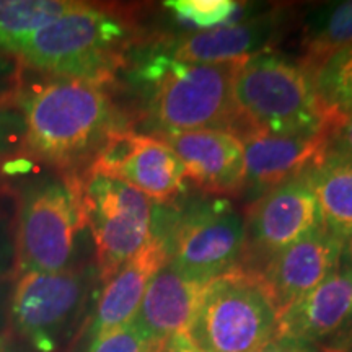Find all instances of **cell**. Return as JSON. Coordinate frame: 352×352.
Wrapping results in <instances>:
<instances>
[{"mask_svg": "<svg viewBox=\"0 0 352 352\" xmlns=\"http://www.w3.org/2000/svg\"><path fill=\"white\" fill-rule=\"evenodd\" d=\"M23 118L21 151L67 171L91 162L111 132L121 129L104 85L77 78L47 77L16 95Z\"/></svg>", "mask_w": 352, "mask_h": 352, "instance_id": "cell-1", "label": "cell"}, {"mask_svg": "<svg viewBox=\"0 0 352 352\" xmlns=\"http://www.w3.org/2000/svg\"><path fill=\"white\" fill-rule=\"evenodd\" d=\"M132 34L121 13L80 2L34 33L15 59L43 76L107 85L124 63Z\"/></svg>", "mask_w": 352, "mask_h": 352, "instance_id": "cell-2", "label": "cell"}, {"mask_svg": "<svg viewBox=\"0 0 352 352\" xmlns=\"http://www.w3.org/2000/svg\"><path fill=\"white\" fill-rule=\"evenodd\" d=\"M240 63H182L155 52L140 70L148 85L147 122L153 135L168 132L230 131L241 121L233 98Z\"/></svg>", "mask_w": 352, "mask_h": 352, "instance_id": "cell-3", "label": "cell"}, {"mask_svg": "<svg viewBox=\"0 0 352 352\" xmlns=\"http://www.w3.org/2000/svg\"><path fill=\"white\" fill-rule=\"evenodd\" d=\"M233 98L241 132L280 135H328L331 121L300 63L264 50L240 63ZM239 134V135H240Z\"/></svg>", "mask_w": 352, "mask_h": 352, "instance_id": "cell-4", "label": "cell"}, {"mask_svg": "<svg viewBox=\"0 0 352 352\" xmlns=\"http://www.w3.org/2000/svg\"><path fill=\"white\" fill-rule=\"evenodd\" d=\"M277 321L261 277L239 266L204 285L186 338L202 352H256L277 338Z\"/></svg>", "mask_w": 352, "mask_h": 352, "instance_id": "cell-5", "label": "cell"}, {"mask_svg": "<svg viewBox=\"0 0 352 352\" xmlns=\"http://www.w3.org/2000/svg\"><path fill=\"white\" fill-rule=\"evenodd\" d=\"M83 227L77 175L30 188L21 197L15 246L16 277L67 270Z\"/></svg>", "mask_w": 352, "mask_h": 352, "instance_id": "cell-6", "label": "cell"}, {"mask_svg": "<svg viewBox=\"0 0 352 352\" xmlns=\"http://www.w3.org/2000/svg\"><path fill=\"white\" fill-rule=\"evenodd\" d=\"M83 227H88L96 248L101 279L140 252L152 239V202L120 179L96 173L77 176Z\"/></svg>", "mask_w": 352, "mask_h": 352, "instance_id": "cell-7", "label": "cell"}, {"mask_svg": "<svg viewBox=\"0 0 352 352\" xmlns=\"http://www.w3.org/2000/svg\"><path fill=\"white\" fill-rule=\"evenodd\" d=\"M165 241L179 270L209 283L240 266L246 246L245 219L227 201H209L179 219Z\"/></svg>", "mask_w": 352, "mask_h": 352, "instance_id": "cell-8", "label": "cell"}, {"mask_svg": "<svg viewBox=\"0 0 352 352\" xmlns=\"http://www.w3.org/2000/svg\"><path fill=\"white\" fill-rule=\"evenodd\" d=\"M88 283L85 271L69 267L20 276L10 302L12 328L39 351H52L57 336L80 310Z\"/></svg>", "mask_w": 352, "mask_h": 352, "instance_id": "cell-9", "label": "cell"}, {"mask_svg": "<svg viewBox=\"0 0 352 352\" xmlns=\"http://www.w3.org/2000/svg\"><path fill=\"white\" fill-rule=\"evenodd\" d=\"M85 171L120 179L157 202L182 195L186 178L178 157L164 140L129 129L111 132Z\"/></svg>", "mask_w": 352, "mask_h": 352, "instance_id": "cell-10", "label": "cell"}, {"mask_svg": "<svg viewBox=\"0 0 352 352\" xmlns=\"http://www.w3.org/2000/svg\"><path fill=\"white\" fill-rule=\"evenodd\" d=\"M320 226L318 202L305 171L253 202L245 220V252L253 248L258 256L271 259Z\"/></svg>", "mask_w": 352, "mask_h": 352, "instance_id": "cell-11", "label": "cell"}, {"mask_svg": "<svg viewBox=\"0 0 352 352\" xmlns=\"http://www.w3.org/2000/svg\"><path fill=\"white\" fill-rule=\"evenodd\" d=\"M341 250L342 240L320 226L267 259L258 274L277 314H283L336 271L341 266Z\"/></svg>", "mask_w": 352, "mask_h": 352, "instance_id": "cell-12", "label": "cell"}, {"mask_svg": "<svg viewBox=\"0 0 352 352\" xmlns=\"http://www.w3.org/2000/svg\"><path fill=\"white\" fill-rule=\"evenodd\" d=\"M155 138L175 152L184 176L206 191L236 195L245 189L243 144L235 132H168Z\"/></svg>", "mask_w": 352, "mask_h": 352, "instance_id": "cell-13", "label": "cell"}, {"mask_svg": "<svg viewBox=\"0 0 352 352\" xmlns=\"http://www.w3.org/2000/svg\"><path fill=\"white\" fill-rule=\"evenodd\" d=\"M279 13L272 12L245 21H230L217 28L162 39L157 52L182 63L228 64L243 63L277 36Z\"/></svg>", "mask_w": 352, "mask_h": 352, "instance_id": "cell-14", "label": "cell"}, {"mask_svg": "<svg viewBox=\"0 0 352 352\" xmlns=\"http://www.w3.org/2000/svg\"><path fill=\"white\" fill-rule=\"evenodd\" d=\"M245 188L258 197L296 176L305 173L328 148V135H280L245 131Z\"/></svg>", "mask_w": 352, "mask_h": 352, "instance_id": "cell-15", "label": "cell"}, {"mask_svg": "<svg viewBox=\"0 0 352 352\" xmlns=\"http://www.w3.org/2000/svg\"><path fill=\"white\" fill-rule=\"evenodd\" d=\"M206 284L168 258L152 277L132 323L155 346L186 334Z\"/></svg>", "mask_w": 352, "mask_h": 352, "instance_id": "cell-16", "label": "cell"}, {"mask_svg": "<svg viewBox=\"0 0 352 352\" xmlns=\"http://www.w3.org/2000/svg\"><path fill=\"white\" fill-rule=\"evenodd\" d=\"M352 310V271L341 266L279 315L277 338L314 344L336 334Z\"/></svg>", "mask_w": 352, "mask_h": 352, "instance_id": "cell-17", "label": "cell"}, {"mask_svg": "<svg viewBox=\"0 0 352 352\" xmlns=\"http://www.w3.org/2000/svg\"><path fill=\"white\" fill-rule=\"evenodd\" d=\"M168 248L162 236L148 243L122 264L104 283L90 327V341L131 323L138 314L152 277L168 261Z\"/></svg>", "mask_w": 352, "mask_h": 352, "instance_id": "cell-18", "label": "cell"}, {"mask_svg": "<svg viewBox=\"0 0 352 352\" xmlns=\"http://www.w3.org/2000/svg\"><path fill=\"white\" fill-rule=\"evenodd\" d=\"M321 226L344 240L352 233V160L327 148L307 170Z\"/></svg>", "mask_w": 352, "mask_h": 352, "instance_id": "cell-19", "label": "cell"}, {"mask_svg": "<svg viewBox=\"0 0 352 352\" xmlns=\"http://www.w3.org/2000/svg\"><path fill=\"white\" fill-rule=\"evenodd\" d=\"M349 46H352V0L316 8L303 25L302 67L311 76L324 60Z\"/></svg>", "mask_w": 352, "mask_h": 352, "instance_id": "cell-20", "label": "cell"}, {"mask_svg": "<svg viewBox=\"0 0 352 352\" xmlns=\"http://www.w3.org/2000/svg\"><path fill=\"white\" fill-rule=\"evenodd\" d=\"M78 3L70 0H0V51L16 57L34 33Z\"/></svg>", "mask_w": 352, "mask_h": 352, "instance_id": "cell-21", "label": "cell"}, {"mask_svg": "<svg viewBox=\"0 0 352 352\" xmlns=\"http://www.w3.org/2000/svg\"><path fill=\"white\" fill-rule=\"evenodd\" d=\"M310 77L331 124L352 113V46L333 54Z\"/></svg>", "mask_w": 352, "mask_h": 352, "instance_id": "cell-22", "label": "cell"}, {"mask_svg": "<svg viewBox=\"0 0 352 352\" xmlns=\"http://www.w3.org/2000/svg\"><path fill=\"white\" fill-rule=\"evenodd\" d=\"M165 7L178 20L206 32L230 23L240 3L235 0H168Z\"/></svg>", "mask_w": 352, "mask_h": 352, "instance_id": "cell-23", "label": "cell"}, {"mask_svg": "<svg viewBox=\"0 0 352 352\" xmlns=\"http://www.w3.org/2000/svg\"><path fill=\"white\" fill-rule=\"evenodd\" d=\"M152 344L134 323H127L90 341L87 352H155Z\"/></svg>", "mask_w": 352, "mask_h": 352, "instance_id": "cell-24", "label": "cell"}, {"mask_svg": "<svg viewBox=\"0 0 352 352\" xmlns=\"http://www.w3.org/2000/svg\"><path fill=\"white\" fill-rule=\"evenodd\" d=\"M23 142V118L19 107L0 98V160L21 151Z\"/></svg>", "mask_w": 352, "mask_h": 352, "instance_id": "cell-25", "label": "cell"}, {"mask_svg": "<svg viewBox=\"0 0 352 352\" xmlns=\"http://www.w3.org/2000/svg\"><path fill=\"white\" fill-rule=\"evenodd\" d=\"M328 148L352 160V113L336 120L329 127Z\"/></svg>", "mask_w": 352, "mask_h": 352, "instance_id": "cell-26", "label": "cell"}, {"mask_svg": "<svg viewBox=\"0 0 352 352\" xmlns=\"http://www.w3.org/2000/svg\"><path fill=\"white\" fill-rule=\"evenodd\" d=\"M256 352H314L307 344L285 340V338H274V340L263 346Z\"/></svg>", "mask_w": 352, "mask_h": 352, "instance_id": "cell-27", "label": "cell"}, {"mask_svg": "<svg viewBox=\"0 0 352 352\" xmlns=\"http://www.w3.org/2000/svg\"><path fill=\"white\" fill-rule=\"evenodd\" d=\"M155 352H202L197 349L196 346L191 344V341L188 340L186 334H179V336H173L165 342H162L157 347Z\"/></svg>", "mask_w": 352, "mask_h": 352, "instance_id": "cell-28", "label": "cell"}, {"mask_svg": "<svg viewBox=\"0 0 352 352\" xmlns=\"http://www.w3.org/2000/svg\"><path fill=\"white\" fill-rule=\"evenodd\" d=\"M338 333H340V341H338L336 349H340L342 352L352 347V310L349 318H347L344 323V327H342Z\"/></svg>", "mask_w": 352, "mask_h": 352, "instance_id": "cell-29", "label": "cell"}, {"mask_svg": "<svg viewBox=\"0 0 352 352\" xmlns=\"http://www.w3.org/2000/svg\"><path fill=\"white\" fill-rule=\"evenodd\" d=\"M341 264L342 266L349 267L352 271V233L342 240V250H341Z\"/></svg>", "mask_w": 352, "mask_h": 352, "instance_id": "cell-30", "label": "cell"}, {"mask_svg": "<svg viewBox=\"0 0 352 352\" xmlns=\"http://www.w3.org/2000/svg\"><path fill=\"white\" fill-rule=\"evenodd\" d=\"M8 57L10 56L3 54V52L0 51V88H2L3 83H6L13 74L12 64H10V60H8Z\"/></svg>", "mask_w": 352, "mask_h": 352, "instance_id": "cell-31", "label": "cell"}, {"mask_svg": "<svg viewBox=\"0 0 352 352\" xmlns=\"http://www.w3.org/2000/svg\"><path fill=\"white\" fill-rule=\"evenodd\" d=\"M0 352H6V341L0 338Z\"/></svg>", "mask_w": 352, "mask_h": 352, "instance_id": "cell-32", "label": "cell"}]
</instances>
